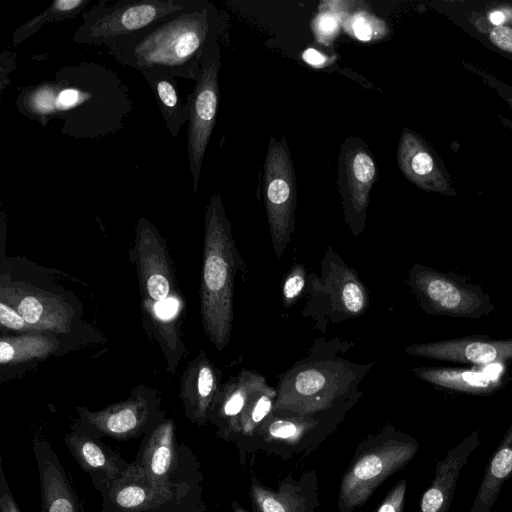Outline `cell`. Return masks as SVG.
Listing matches in <instances>:
<instances>
[{"instance_id": "obj_19", "label": "cell", "mask_w": 512, "mask_h": 512, "mask_svg": "<svg viewBox=\"0 0 512 512\" xmlns=\"http://www.w3.org/2000/svg\"><path fill=\"white\" fill-rule=\"evenodd\" d=\"M136 248L142 285L146 296L156 301L155 306L167 300L171 281L161 239L153 225L144 218L138 221Z\"/></svg>"}, {"instance_id": "obj_23", "label": "cell", "mask_w": 512, "mask_h": 512, "mask_svg": "<svg viewBox=\"0 0 512 512\" xmlns=\"http://www.w3.org/2000/svg\"><path fill=\"white\" fill-rule=\"evenodd\" d=\"M141 73L155 95L167 130L175 138L184 123L189 121L191 94H188L183 102L180 98L176 78L166 72L146 70Z\"/></svg>"}, {"instance_id": "obj_15", "label": "cell", "mask_w": 512, "mask_h": 512, "mask_svg": "<svg viewBox=\"0 0 512 512\" xmlns=\"http://www.w3.org/2000/svg\"><path fill=\"white\" fill-rule=\"evenodd\" d=\"M64 443L101 496L131 467V463L125 461L119 452L90 438L78 425L65 435Z\"/></svg>"}, {"instance_id": "obj_9", "label": "cell", "mask_w": 512, "mask_h": 512, "mask_svg": "<svg viewBox=\"0 0 512 512\" xmlns=\"http://www.w3.org/2000/svg\"><path fill=\"white\" fill-rule=\"evenodd\" d=\"M220 45L218 27L206 40L200 75L191 94L188 121V158L193 192L199 188L204 155L215 126L219 102Z\"/></svg>"}, {"instance_id": "obj_42", "label": "cell", "mask_w": 512, "mask_h": 512, "mask_svg": "<svg viewBox=\"0 0 512 512\" xmlns=\"http://www.w3.org/2000/svg\"><path fill=\"white\" fill-rule=\"evenodd\" d=\"M233 510L234 512H247L243 509H241L238 505H236L235 503L233 504Z\"/></svg>"}, {"instance_id": "obj_8", "label": "cell", "mask_w": 512, "mask_h": 512, "mask_svg": "<svg viewBox=\"0 0 512 512\" xmlns=\"http://www.w3.org/2000/svg\"><path fill=\"white\" fill-rule=\"evenodd\" d=\"M321 264V277L309 278L310 299L305 307L308 315L338 323L364 314L369 304L368 291L357 273L331 248H327Z\"/></svg>"}, {"instance_id": "obj_29", "label": "cell", "mask_w": 512, "mask_h": 512, "mask_svg": "<svg viewBox=\"0 0 512 512\" xmlns=\"http://www.w3.org/2000/svg\"><path fill=\"white\" fill-rule=\"evenodd\" d=\"M54 349V344L41 335H22L16 338H2L0 341V362L11 364L34 357L45 356Z\"/></svg>"}, {"instance_id": "obj_5", "label": "cell", "mask_w": 512, "mask_h": 512, "mask_svg": "<svg viewBox=\"0 0 512 512\" xmlns=\"http://www.w3.org/2000/svg\"><path fill=\"white\" fill-rule=\"evenodd\" d=\"M205 0L100 1L82 14V24L73 35L78 44L104 42L143 30L174 14L197 8Z\"/></svg>"}, {"instance_id": "obj_41", "label": "cell", "mask_w": 512, "mask_h": 512, "mask_svg": "<svg viewBox=\"0 0 512 512\" xmlns=\"http://www.w3.org/2000/svg\"><path fill=\"white\" fill-rule=\"evenodd\" d=\"M302 58L306 63L314 67L324 66L328 62V57L326 55L313 48L306 49Z\"/></svg>"}, {"instance_id": "obj_22", "label": "cell", "mask_w": 512, "mask_h": 512, "mask_svg": "<svg viewBox=\"0 0 512 512\" xmlns=\"http://www.w3.org/2000/svg\"><path fill=\"white\" fill-rule=\"evenodd\" d=\"M1 293L7 295L11 307L32 327L63 331L69 322L68 310L64 303L41 294L21 292L16 288H3Z\"/></svg>"}, {"instance_id": "obj_24", "label": "cell", "mask_w": 512, "mask_h": 512, "mask_svg": "<svg viewBox=\"0 0 512 512\" xmlns=\"http://www.w3.org/2000/svg\"><path fill=\"white\" fill-rule=\"evenodd\" d=\"M420 379L443 388L470 394H488L501 386V380L483 372L445 367H418L412 369Z\"/></svg>"}, {"instance_id": "obj_37", "label": "cell", "mask_w": 512, "mask_h": 512, "mask_svg": "<svg viewBox=\"0 0 512 512\" xmlns=\"http://www.w3.org/2000/svg\"><path fill=\"white\" fill-rule=\"evenodd\" d=\"M405 492L406 480H402L386 495L377 512H402Z\"/></svg>"}, {"instance_id": "obj_2", "label": "cell", "mask_w": 512, "mask_h": 512, "mask_svg": "<svg viewBox=\"0 0 512 512\" xmlns=\"http://www.w3.org/2000/svg\"><path fill=\"white\" fill-rule=\"evenodd\" d=\"M242 263L219 193L205 213L201 313L205 331L217 350L229 342L236 272Z\"/></svg>"}, {"instance_id": "obj_7", "label": "cell", "mask_w": 512, "mask_h": 512, "mask_svg": "<svg viewBox=\"0 0 512 512\" xmlns=\"http://www.w3.org/2000/svg\"><path fill=\"white\" fill-rule=\"evenodd\" d=\"M408 284L419 306L429 315L480 318L495 310L481 286L459 275L414 264L408 274Z\"/></svg>"}, {"instance_id": "obj_18", "label": "cell", "mask_w": 512, "mask_h": 512, "mask_svg": "<svg viewBox=\"0 0 512 512\" xmlns=\"http://www.w3.org/2000/svg\"><path fill=\"white\" fill-rule=\"evenodd\" d=\"M434 9L486 48L512 61V27L491 24L471 0L439 1L434 3Z\"/></svg>"}, {"instance_id": "obj_21", "label": "cell", "mask_w": 512, "mask_h": 512, "mask_svg": "<svg viewBox=\"0 0 512 512\" xmlns=\"http://www.w3.org/2000/svg\"><path fill=\"white\" fill-rule=\"evenodd\" d=\"M268 386L264 376L246 369L227 384L217 410L208 413V418L211 417L218 425V434L229 438L237 433L242 412Z\"/></svg>"}, {"instance_id": "obj_26", "label": "cell", "mask_w": 512, "mask_h": 512, "mask_svg": "<svg viewBox=\"0 0 512 512\" xmlns=\"http://www.w3.org/2000/svg\"><path fill=\"white\" fill-rule=\"evenodd\" d=\"M217 376L211 363L204 359L197 368L196 382L183 394L186 416L198 425L205 424L215 398Z\"/></svg>"}, {"instance_id": "obj_20", "label": "cell", "mask_w": 512, "mask_h": 512, "mask_svg": "<svg viewBox=\"0 0 512 512\" xmlns=\"http://www.w3.org/2000/svg\"><path fill=\"white\" fill-rule=\"evenodd\" d=\"M479 443L478 432L475 431L451 449L445 459L437 464L435 478L423 494L418 512L449 511L460 471Z\"/></svg>"}, {"instance_id": "obj_30", "label": "cell", "mask_w": 512, "mask_h": 512, "mask_svg": "<svg viewBox=\"0 0 512 512\" xmlns=\"http://www.w3.org/2000/svg\"><path fill=\"white\" fill-rule=\"evenodd\" d=\"M342 24L347 33L362 42L379 40L388 31L385 22L365 10L344 15Z\"/></svg>"}, {"instance_id": "obj_4", "label": "cell", "mask_w": 512, "mask_h": 512, "mask_svg": "<svg viewBox=\"0 0 512 512\" xmlns=\"http://www.w3.org/2000/svg\"><path fill=\"white\" fill-rule=\"evenodd\" d=\"M417 450L418 443L414 439L395 431H383L359 447L342 479L340 512H351L363 505L388 476L412 459Z\"/></svg>"}, {"instance_id": "obj_11", "label": "cell", "mask_w": 512, "mask_h": 512, "mask_svg": "<svg viewBox=\"0 0 512 512\" xmlns=\"http://www.w3.org/2000/svg\"><path fill=\"white\" fill-rule=\"evenodd\" d=\"M133 466L157 484L203 478L200 464L186 444H179L172 419H164L147 433Z\"/></svg>"}, {"instance_id": "obj_33", "label": "cell", "mask_w": 512, "mask_h": 512, "mask_svg": "<svg viewBox=\"0 0 512 512\" xmlns=\"http://www.w3.org/2000/svg\"><path fill=\"white\" fill-rule=\"evenodd\" d=\"M471 2L491 24L512 27V1L471 0Z\"/></svg>"}, {"instance_id": "obj_35", "label": "cell", "mask_w": 512, "mask_h": 512, "mask_svg": "<svg viewBox=\"0 0 512 512\" xmlns=\"http://www.w3.org/2000/svg\"><path fill=\"white\" fill-rule=\"evenodd\" d=\"M462 66L469 72L478 76L485 84L492 88L512 110V86L475 64L464 61L462 62Z\"/></svg>"}, {"instance_id": "obj_6", "label": "cell", "mask_w": 512, "mask_h": 512, "mask_svg": "<svg viewBox=\"0 0 512 512\" xmlns=\"http://www.w3.org/2000/svg\"><path fill=\"white\" fill-rule=\"evenodd\" d=\"M203 478L176 483L150 481L130 469L102 495L101 512H205Z\"/></svg>"}, {"instance_id": "obj_3", "label": "cell", "mask_w": 512, "mask_h": 512, "mask_svg": "<svg viewBox=\"0 0 512 512\" xmlns=\"http://www.w3.org/2000/svg\"><path fill=\"white\" fill-rule=\"evenodd\" d=\"M365 372L364 366L312 347L308 357L283 374L276 390L275 409L305 415L326 408L349 388H355L358 374Z\"/></svg>"}, {"instance_id": "obj_25", "label": "cell", "mask_w": 512, "mask_h": 512, "mask_svg": "<svg viewBox=\"0 0 512 512\" xmlns=\"http://www.w3.org/2000/svg\"><path fill=\"white\" fill-rule=\"evenodd\" d=\"M512 474V424L491 458L471 512H489L504 482Z\"/></svg>"}, {"instance_id": "obj_12", "label": "cell", "mask_w": 512, "mask_h": 512, "mask_svg": "<svg viewBox=\"0 0 512 512\" xmlns=\"http://www.w3.org/2000/svg\"><path fill=\"white\" fill-rule=\"evenodd\" d=\"M163 420L153 404L136 397L97 412L80 409L77 425L90 438L120 441L146 435Z\"/></svg>"}, {"instance_id": "obj_17", "label": "cell", "mask_w": 512, "mask_h": 512, "mask_svg": "<svg viewBox=\"0 0 512 512\" xmlns=\"http://www.w3.org/2000/svg\"><path fill=\"white\" fill-rule=\"evenodd\" d=\"M32 449L40 482L41 512H86L50 443L34 435Z\"/></svg>"}, {"instance_id": "obj_32", "label": "cell", "mask_w": 512, "mask_h": 512, "mask_svg": "<svg viewBox=\"0 0 512 512\" xmlns=\"http://www.w3.org/2000/svg\"><path fill=\"white\" fill-rule=\"evenodd\" d=\"M319 14L313 22L314 33L318 41L323 44H330L336 37L342 19L345 15L343 10L338 11L334 2H322Z\"/></svg>"}, {"instance_id": "obj_40", "label": "cell", "mask_w": 512, "mask_h": 512, "mask_svg": "<svg viewBox=\"0 0 512 512\" xmlns=\"http://www.w3.org/2000/svg\"><path fill=\"white\" fill-rule=\"evenodd\" d=\"M178 303L174 299L166 300L154 306V314L162 320H167L176 313Z\"/></svg>"}, {"instance_id": "obj_1", "label": "cell", "mask_w": 512, "mask_h": 512, "mask_svg": "<svg viewBox=\"0 0 512 512\" xmlns=\"http://www.w3.org/2000/svg\"><path fill=\"white\" fill-rule=\"evenodd\" d=\"M217 9L208 1L174 14L138 32L102 45L119 63L139 70H159L197 81L206 40L218 27Z\"/></svg>"}, {"instance_id": "obj_10", "label": "cell", "mask_w": 512, "mask_h": 512, "mask_svg": "<svg viewBox=\"0 0 512 512\" xmlns=\"http://www.w3.org/2000/svg\"><path fill=\"white\" fill-rule=\"evenodd\" d=\"M263 192L272 245L278 259L291 241L295 224L296 180L285 137L271 136L264 161Z\"/></svg>"}, {"instance_id": "obj_31", "label": "cell", "mask_w": 512, "mask_h": 512, "mask_svg": "<svg viewBox=\"0 0 512 512\" xmlns=\"http://www.w3.org/2000/svg\"><path fill=\"white\" fill-rule=\"evenodd\" d=\"M277 391L271 386L260 392L244 409L238 420V431L251 433L271 412Z\"/></svg>"}, {"instance_id": "obj_14", "label": "cell", "mask_w": 512, "mask_h": 512, "mask_svg": "<svg viewBox=\"0 0 512 512\" xmlns=\"http://www.w3.org/2000/svg\"><path fill=\"white\" fill-rule=\"evenodd\" d=\"M405 352L428 359L484 366L512 360V339L464 337L410 345Z\"/></svg>"}, {"instance_id": "obj_38", "label": "cell", "mask_w": 512, "mask_h": 512, "mask_svg": "<svg viewBox=\"0 0 512 512\" xmlns=\"http://www.w3.org/2000/svg\"><path fill=\"white\" fill-rule=\"evenodd\" d=\"M0 323L2 326L16 331L32 328L13 307L3 300L0 302Z\"/></svg>"}, {"instance_id": "obj_28", "label": "cell", "mask_w": 512, "mask_h": 512, "mask_svg": "<svg viewBox=\"0 0 512 512\" xmlns=\"http://www.w3.org/2000/svg\"><path fill=\"white\" fill-rule=\"evenodd\" d=\"M89 3L90 0L53 1L42 13L33 17L14 31L12 38L13 44L19 45L36 33L46 23L76 17Z\"/></svg>"}, {"instance_id": "obj_36", "label": "cell", "mask_w": 512, "mask_h": 512, "mask_svg": "<svg viewBox=\"0 0 512 512\" xmlns=\"http://www.w3.org/2000/svg\"><path fill=\"white\" fill-rule=\"evenodd\" d=\"M301 424V423H300ZM289 419H275L268 426V434L277 439H294L303 425Z\"/></svg>"}, {"instance_id": "obj_39", "label": "cell", "mask_w": 512, "mask_h": 512, "mask_svg": "<svg viewBox=\"0 0 512 512\" xmlns=\"http://www.w3.org/2000/svg\"><path fill=\"white\" fill-rule=\"evenodd\" d=\"M0 509L1 512H22L14 498L0 459Z\"/></svg>"}, {"instance_id": "obj_16", "label": "cell", "mask_w": 512, "mask_h": 512, "mask_svg": "<svg viewBox=\"0 0 512 512\" xmlns=\"http://www.w3.org/2000/svg\"><path fill=\"white\" fill-rule=\"evenodd\" d=\"M339 160V176L344 177L346 186L343 197L346 221L356 236L364 227L369 194L376 178V165L363 144L351 145Z\"/></svg>"}, {"instance_id": "obj_34", "label": "cell", "mask_w": 512, "mask_h": 512, "mask_svg": "<svg viewBox=\"0 0 512 512\" xmlns=\"http://www.w3.org/2000/svg\"><path fill=\"white\" fill-rule=\"evenodd\" d=\"M308 276L305 267L294 264L283 280L282 300L285 308L289 309L303 292Z\"/></svg>"}, {"instance_id": "obj_27", "label": "cell", "mask_w": 512, "mask_h": 512, "mask_svg": "<svg viewBox=\"0 0 512 512\" xmlns=\"http://www.w3.org/2000/svg\"><path fill=\"white\" fill-rule=\"evenodd\" d=\"M251 497L258 512H308V504L300 495L299 487L286 485L274 492L254 484Z\"/></svg>"}, {"instance_id": "obj_13", "label": "cell", "mask_w": 512, "mask_h": 512, "mask_svg": "<svg viewBox=\"0 0 512 512\" xmlns=\"http://www.w3.org/2000/svg\"><path fill=\"white\" fill-rule=\"evenodd\" d=\"M397 162L403 175L415 186L427 192L455 196L449 174L437 154L414 131L402 130Z\"/></svg>"}]
</instances>
